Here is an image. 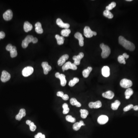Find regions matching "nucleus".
<instances>
[{
	"label": "nucleus",
	"instance_id": "1",
	"mask_svg": "<svg viewBox=\"0 0 138 138\" xmlns=\"http://www.w3.org/2000/svg\"><path fill=\"white\" fill-rule=\"evenodd\" d=\"M119 44L123 47L130 51H133L135 49V46L134 44L129 41L127 40L125 38L120 36L118 38Z\"/></svg>",
	"mask_w": 138,
	"mask_h": 138
},
{
	"label": "nucleus",
	"instance_id": "2",
	"mask_svg": "<svg viewBox=\"0 0 138 138\" xmlns=\"http://www.w3.org/2000/svg\"><path fill=\"white\" fill-rule=\"evenodd\" d=\"M100 46L102 49V52L101 53L102 57L103 58H108L111 53V50L109 47L103 43L101 44Z\"/></svg>",
	"mask_w": 138,
	"mask_h": 138
},
{
	"label": "nucleus",
	"instance_id": "3",
	"mask_svg": "<svg viewBox=\"0 0 138 138\" xmlns=\"http://www.w3.org/2000/svg\"><path fill=\"white\" fill-rule=\"evenodd\" d=\"M77 66H76L74 63H72L70 61L66 62L63 64L62 66L63 71H64L65 70H67L69 69H71L73 70H76L77 69Z\"/></svg>",
	"mask_w": 138,
	"mask_h": 138
},
{
	"label": "nucleus",
	"instance_id": "4",
	"mask_svg": "<svg viewBox=\"0 0 138 138\" xmlns=\"http://www.w3.org/2000/svg\"><path fill=\"white\" fill-rule=\"evenodd\" d=\"M120 84L122 88L128 89L132 86L133 83L131 80L124 78L121 80Z\"/></svg>",
	"mask_w": 138,
	"mask_h": 138
},
{
	"label": "nucleus",
	"instance_id": "5",
	"mask_svg": "<svg viewBox=\"0 0 138 138\" xmlns=\"http://www.w3.org/2000/svg\"><path fill=\"white\" fill-rule=\"evenodd\" d=\"M34 71V68L32 66H27L24 68L22 71V74L24 77H28L31 75Z\"/></svg>",
	"mask_w": 138,
	"mask_h": 138
},
{
	"label": "nucleus",
	"instance_id": "6",
	"mask_svg": "<svg viewBox=\"0 0 138 138\" xmlns=\"http://www.w3.org/2000/svg\"><path fill=\"white\" fill-rule=\"evenodd\" d=\"M34 37L32 35H29L26 37L25 39L23 40L22 42V46L24 48H25L27 47L29 45V44L32 42L33 39H34Z\"/></svg>",
	"mask_w": 138,
	"mask_h": 138
},
{
	"label": "nucleus",
	"instance_id": "7",
	"mask_svg": "<svg viewBox=\"0 0 138 138\" xmlns=\"http://www.w3.org/2000/svg\"><path fill=\"white\" fill-rule=\"evenodd\" d=\"M56 78H59L60 80L61 85L62 86H64L66 85L67 81L66 79V76L64 74H60L59 73L57 72L55 74Z\"/></svg>",
	"mask_w": 138,
	"mask_h": 138
},
{
	"label": "nucleus",
	"instance_id": "8",
	"mask_svg": "<svg viewBox=\"0 0 138 138\" xmlns=\"http://www.w3.org/2000/svg\"><path fill=\"white\" fill-rule=\"evenodd\" d=\"M10 78L11 75L8 72H7L5 70H4L2 71L0 79L2 82L5 83L7 82V81H9L10 79Z\"/></svg>",
	"mask_w": 138,
	"mask_h": 138
},
{
	"label": "nucleus",
	"instance_id": "9",
	"mask_svg": "<svg viewBox=\"0 0 138 138\" xmlns=\"http://www.w3.org/2000/svg\"><path fill=\"white\" fill-rule=\"evenodd\" d=\"M94 31L91 30L90 28L88 26H86L84 29V34L88 38L92 37L94 35Z\"/></svg>",
	"mask_w": 138,
	"mask_h": 138
},
{
	"label": "nucleus",
	"instance_id": "10",
	"mask_svg": "<svg viewBox=\"0 0 138 138\" xmlns=\"http://www.w3.org/2000/svg\"><path fill=\"white\" fill-rule=\"evenodd\" d=\"M84 54L82 52L79 53V54L77 56H74L73 57V59L74 60V64L76 66L79 65L80 64V61L81 59L84 57Z\"/></svg>",
	"mask_w": 138,
	"mask_h": 138
},
{
	"label": "nucleus",
	"instance_id": "11",
	"mask_svg": "<svg viewBox=\"0 0 138 138\" xmlns=\"http://www.w3.org/2000/svg\"><path fill=\"white\" fill-rule=\"evenodd\" d=\"M108 117L107 115H101L98 118V122L100 125H104L108 122Z\"/></svg>",
	"mask_w": 138,
	"mask_h": 138
},
{
	"label": "nucleus",
	"instance_id": "12",
	"mask_svg": "<svg viewBox=\"0 0 138 138\" xmlns=\"http://www.w3.org/2000/svg\"><path fill=\"white\" fill-rule=\"evenodd\" d=\"M3 18L5 20L9 21L11 20L13 17V12L11 10H7L3 14Z\"/></svg>",
	"mask_w": 138,
	"mask_h": 138
},
{
	"label": "nucleus",
	"instance_id": "13",
	"mask_svg": "<svg viewBox=\"0 0 138 138\" xmlns=\"http://www.w3.org/2000/svg\"><path fill=\"white\" fill-rule=\"evenodd\" d=\"M41 66L44 69V74H47L48 72L51 70V66L48 64L47 62H43L41 64Z\"/></svg>",
	"mask_w": 138,
	"mask_h": 138
},
{
	"label": "nucleus",
	"instance_id": "14",
	"mask_svg": "<svg viewBox=\"0 0 138 138\" xmlns=\"http://www.w3.org/2000/svg\"><path fill=\"white\" fill-rule=\"evenodd\" d=\"M56 23L59 27L62 28L68 29L70 27V25L69 24L64 23L61 19L59 18H58L56 20Z\"/></svg>",
	"mask_w": 138,
	"mask_h": 138
},
{
	"label": "nucleus",
	"instance_id": "15",
	"mask_svg": "<svg viewBox=\"0 0 138 138\" xmlns=\"http://www.w3.org/2000/svg\"><path fill=\"white\" fill-rule=\"evenodd\" d=\"M74 37L79 40V44L81 46H84V38L82 34L79 32H77L74 34Z\"/></svg>",
	"mask_w": 138,
	"mask_h": 138
},
{
	"label": "nucleus",
	"instance_id": "16",
	"mask_svg": "<svg viewBox=\"0 0 138 138\" xmlns=\"http://www.w3.org/2000/svg\"><path fill=\"white\" fill-rule=\"evenodd\" d=\"M102 106L101 102L98 101L95 102H90L89 104V106L91 108H98Z\"/></svg>",
	"mask_w": 138,
	"mask_h": 138
},
{
	"label": "nucleus",
	"instance_id": "17",
	"mask_svg": "<svg viewBox=\"0 0 138 138\" xmlns=\"http://www.w3.org/2000/svg\"><path fill=\"white\" fill-rule=\"evenodd\" d=\"M69 56L68 54H65L63 55L59 58L58 61V64L59 66H61L64 64L65 61L67 59H68Z\"/></svg>",
	"mask_w": 138,
	"mask_h": 138
},
{
	"label": "nucleus",
	"instance_id": "18",
	"mask_svg": "<svg viewBox=\"0 0 138 138\" xmlns=\"http://www.w3.org/2000/svg\"><path fill=\"white\" fill-rule=\"evenodd\" d=\"M102 96L104 98L108 99H112L114 96V93L111 91H107L105 93H103Z\"/></svg>",
	"mask_w": 138,
	"mask_h": 138
},
{
	"label": "nucleus",
	"instance_id": "19",
	"mask_svg": "<svg viewBox=\"0 0 138 138\" xmlns=\"http://www.w3.org/2000/svg\"><path fill=\"white\" fill-rule=\"evenodd\" d=\"M102 74L104 77H108L110 75V68L108 66H104L102 69Z\"/></svg>",
	"mask_w": 138,
	"mask_h": 138
},
{
	"label": "nucleus",
	"instance_id": "20",
	"mask_svg": "<svg viewBox=\"0 0 138 138\" xmlns=\"http://www.w3.org/2000/svg\"><path fill=\"white\" fill-rule=\"evenodd\" d=\"M26 114L25 110L24 108H22L20 109L19 113L16 115L15 117L16 119L18 120H20L22 118L24 117H25Z\"/></svg>",
	"mask_w": 138,
	"mask_h": 138
},
{
	"label": "nucleus",
	"instance_id": "21",
	"mask_svg": "<svg viewBox=\"0 0 138 138\" xmlns=\"http://www.w3.org/2000/svg\"><path fill=\"white\" fill-rule=\"evenodd\" d=\"M85 124L82 120H81L79 122H76L73 125V128L74 130L75 131H78L81 128V127L82 126H85Z\"/></svg>",
	"mask_w": 138,
	"mask_h": 138
},
{
	"label": "nucleus",
	"instance_id": "22",
	"mask_svg": "<svg viewBox=\"0 0 138 138\" xmlns=\"http://www.w3.org/2000/svg\"><path fill=\"white\" fill-rule=\"evenodd\" d=\"M33 29L32 25L28 21H26L24 23V30L26 32H28L31 30Z\"/></svg>",
	"mask_w": 138,
	"mask_h": 138
},
{
	"label": "nucleus",
	"instance_id": "23",
	"mask_svg": "<svg viewBox=\"0 0 138 138\" xmlns=\"http://www.w3.org/2000/svg\"><path fill=\"white\" fill-rule=\"evenodd\" d=\"M35 30L37 33L39 34H42L44 32V30L41 26V23H40L39 22H38L35 24Z\"/></svg>",
	"mask_w": 138,
	"mask_h": 138
},
{
	"label": "nucleus",
	"instance_id": "24",
	"mask_svg": "<svg viewBox=\"0 0 138 138\" xmlns=\"http://www.w3.org/2000/svg\"><path fill=\"white\" fill-rule=\"evenodd\" d=\"M93 70L92 67L89 66L87 69H84L83 71V75L85 78H87L89 75L90 73Z\"/></svg>",
	"mask_w": 138,
	"mask_h": 138
},
{
	"label": "nucleus",
	"instance_id": "25",
	"mask_svg": "<svg viewBox=\"0 0 138 138\" xmlns=\"http://www.w3.org/2000/svg\"><path fill=\"white\" fill-rule=\"evenodd\" d=\"M133 93V90L132 89L129 88L126 90L125 93V99H130L131 96H132Z\"/></svg>",
	"mask_w": 138,
	"mask_h": 138
},
{
	"label": "nucleus",
	"instance_id": "26",
	"mask_svg": "<svg viewBox=\"0 0 138 138\" xmlns=\"http://www.w3.org/2000/svg\"><path fill=\"white\" fill-rule=\"evenodd\" d=\"M26 124L30 127V129L31 131L34 132L37 128V127L34 124V122H32L31 120H27L26 121Z\"/></svg>",
	"mask_w": 138,
	"mask_h": 138
},
{
	"label": "nucleus",
	"instance_id": "27",
	"mask_svg": "<svg viewBox=\"0 0 138 138\" xmlns=\"http://www.w3.org/2000/svg\"><path fill=\"white\" fill-rule=\"evenodd\" d=\"M70 103L73 106H75L79 108L81 106V104L77 101L75 98H72L70 100Z\"/></svg>",
	"mask_w": 138,
	"mask_h": 138
},
{
	"label": "nucleus",
	"instance_id": "28",
	"mask_svg": "<svg viewBox=\"0 0 138 138\" xmlns=\"http://www.w3.org/2000/svg\"><path fill=\"white\" fill-rule=\"evenodd\" d=\"M55 37L58 45H62L64 44V37L63 36H60L59 34H56Z\"/></svg>",
	"mask_w": 138,
	"mask_h": 138
},
{
	"label": "nucleus",
	"instance_id": "29",
	"mask_svg": "<svg viewBox=\"0 0 138 138\" xmlns=\"http://www.w3.org/2000/svg\"><path fill=\"white\" fill-rule=\"evenodd\" d=\"M120 105V102L118 100H115L114 102L112 104L111 108L113 110H117Z\"/></svg>",
	"mask_w": 138,
	"mask_h": 138
},
{
	"label": "nucleus",
	"instance_id": "30",
	"mask_svg": "<svg viewBox=\"0 0 138 138\" xmlns=\"http://www.w3.org/2000/svg\"><path fill=\"white\" fill-rule=\"evenodd\" d=\"M10 56L12 58H15L17 56V48L15 46H13L12 48L10 51Z\"/></svg>",
	"mask_w": 138,
	"mask_h": 138
},
{
	"label": "nucleus",
	"instance_id": "31",
	"mask_svg": "<svg viewBox=\"0 0 138 138\" xmlns=\"http://www.w3.org/2000/svg\"><path fill=\"white\" fill-rule=\"evenodd\" d=\"M71 32V30L68 29H65L61 30V34L63 37H68Z\"/></svg>",
	"mask_w": 138,
	"mask_h": 138
},
{
	"label": "nucleus",
	"instance_id": "32",
	"mask_svg": "<svg viewBox=\"0 0 138 138\" xmlns=\"http://www.w3.org/2000/svg\"><path fill=\"white\" fill-rule=\"evenodd\" d=\"M80 112L81 113V117L82 118H86L89 114V112L86 109L80 110Z\"/></svg>",
	"mask_w": 138,
	"mask_h": 138
},
{
	"label": "nucleus",
	"instance_id": "33",
	"mask_svg": "<svg viewBox=\"0 0 138 138\" xmlns=\"http://www.w3.org/2000/svg\"><path fill=\"white\" fill-rule=\"evenodd\" d=\"M103 15L104 16L110 19H112L113 17V14L110 11L108 10H105L104 11Z\"/></svg>",
	"mask_w": 138,
	"mask_h": 138
},
{
	"label": "nucleus",
	"instance_id": "34",
	"mask_svg": "<svg viewBox=\"0 0 138 138\" xmlns=\"http://www.w3.org/2000/svg\"><path fill=\"white\" fill-rule=\"evenodd\" d=\"M79 81V78H74L72 80H70L69 83V85L70 87H73L75 86L76 83Z\"/></svg>",
	"mask_w": 138,
	"mask_h": 138
},
{
	"label": "nucleus",
	"instance_id": "35",
	"mask_svg": "<svg viewBox=\"0 0 138 138\" xmlns=\"http://www.w3.org/2000/svg\"><path fill=\"white\" fill-rule=\"evenodd\" d=\"M63 113L66 114L68 113L69 111V108H68V105L66 103H64L63 105Z\"/></svg>",
	"mask_w": 138,
	"mask_h": 138
},
{
	"label": "nucleus",
	"instance_id": "36",
	"mask_svg": "<svg viewBox=\"0 0 138 138\" xmlns=\"http://www.w3.org/2000/svg\"><path fill=\"white\" fill-rule=\"evenodd\" d=\"M66 119L67 121L71 123H74L76 121V118L74 117H73L70 115H68L66 117Z\"/></svg>",
	"mask_w": 138,
	"mask_h": 138
},
{
	"label": "nucleus",
	"instance_id": "37",
	"mask_svg": "<svg viewBox=\"0 0 138 138\" xmlns=\"http://www.w3.org/2000/svg\"><path fill=\"white\" fill-rule=\"evenodd\" d=\"M116 5V4L115 2H113L110 3L109 5H108V6H107L106 7V10H112L113 8H114L115 7Z\"/></svg>",
	"mask_w": 138,
	"mask_h": 138
},
{
	"label": "nucleus",
	"instance_id": "38",
	"mask_svg": "<svg viewBox=\"0 0 138 138\" xmlns=\"http://www.w3.org/2000/svg\"><path fill=\"white\" fill-rule=\"evenodd\" d=\"M118 61L120 64H125L126 62L125 61V58L123 57L122 55H120L118 57Z\"/></svg>",
	"mask_w": 138,
	"mask_h": 138
},
{
	"label": "nucleus",
	"instance_id": "39",
	"mask_svg": "<svg viewBox=\"0 0 138 138\" xmlns=\"http://www.w3.org/2000/svg\"><path fill=\"white\" fill-rule=\"evenodd\" d=\"M133 104H129L127 106L123 108V111L124 112H127L128 110H130L131 109L133 108Z\"/></svg>",
	"mask_w": 138,
	"mask_h": 138
},
{
	"label": "nucleus",
	"instance_id": "40",
	"mask_svg": "<svg viewBox=\"0 0 138 138\" xmlns=\"http://www.w3.org/2000/svg\"><path fill=\"white\" fill-rule=\"evenodd\" d=\"M34 138H45V136L41 133H38L34 136Z\"/></svg>",
	"mask_w": 138,
	"mask_h": 138
},
{
	"label": "nucleus",
	"instance_id": "41",
	"mask_svg": "<svg viewBox=\"0 0 138 138\" xmlns=\"http://www.w3.org/2000/svg\"><path fill=\"white\" fill-rule=\"evenodd\" d=\"M12 47H13V46L12 45V44H8V45L6 46V50H7V51H10L11 50V49H12Z\"/></svg>",
	"mask_w": 138,
	"mask_h": 138
},
{
	"label": "nucleus",
	"instance_id": "42",
	"mask_svg": "<svg viewBox=\"0 0 138 138\" xmlns=\"http://www.w3.org/2000/svg\"><path fill=\"white\" fill-rule=\"evenodd\" d=\"M5 36V33L4 32H0V39L4 38Z\"/></svg>",
	"mask_w": 138,
	"mask_h": 138
},
{
	"label": "nucleus",
	"instance_id": "43",
	"mask_svg": "<svg viewBox=\"0 0 138 138\" xmlns=\"http://www.w3.org/2000/svg\"><path fill=\"white\" fill-rule=\"evenodd\" d=\"M62 98L64 100V101H67L69 99V96L68 95L66 94H64L63 95V96L62 97Z\"/></svg>",
	"mask_w": 138,
	"mask_h": 138
},
{
	"label": "nucleus",
	"instance_id": "44",
	"mask_svg": "<svg viewBox=\"0 0 138 138\" xmlns=\"http://www.w3.org/2000/svg\"><path fill=\"white\" fill-rule=\"evenodd\" d=\"M64 95V93H63V92H62V91H58L57 93V96H58L61 97V98H62V97Z\"/></svg>",
	"mask_w": 138,
	"mask_h": 138
},
{
	"label": "nucleus",
	"instance_id": "45",
	"mask_svg": "<svg viewBox=\"0 0 138 138\" xmlns=\"http://www.w3.org/2000/svg\"><path fill=\"white\" fill-rule=\"evenodd\" d=\"M38 41V39H37V38L34 37V39H33L32 42L33 44H36V43H37Z\"/></svg>",
	"mask_w": 138,
	"mask_h": 138
},
{
	"label": "nucleus",
	"instance_id": "46",
	"mask_svg": "<svg viewBox=\"0 0 138 138\" xmlns=\"http://www.w3.org/2000/svg\"><path fill=\"white\" fill-rule=\"evenodd\" d=\"M122 56H123V57L126 59H127L129 57V56L126 53H124L122 54Z\"/></svg>",
	"mask_w": 138,
	"mask_h": 138
},
{
	"label": "nucleus",
	"instance_id": "47",
	"mask_svg": "<svg viewBox=\"0 0 138 138\" xmlns=\"http://www.w3.org/2000/svg\"><path fill=\"white\" fill-rule=\"evenodd\" d=\"M133 110H138V106H133Z\"/></svg>",
	"mask_w": 138,
	"mask_h": 138
},
{
	"label": "nucleus",
	"instance_id": "48",
	"mask_svg": "<svg viewBox=\"0 0 138 138\" xmlns=\"http://www.w3.org/2000/svg\"><path fill=\"white\" fill-rule=\"evenodd\" d=\"M97 34V33L96 32H94V35L96 36V35Z\"/></svg>",
	"mask_w": 138,
	"mask_h": 138
},
{
	"label": "nucleus",
	"instance_id": "49",
	"mask_svg": "<svg viewBox=\"0 0 138 138\" xmlns=\"http://www.w3.org/2000/svg\"><path fill=\"white\" fill-rule=\"evenodd\" d=\"M126 1H128V2H130V1H132V0H126Z\"/></svg>",
	"mask_w": 138,
	"mask_h": 138
}]
</instances>
